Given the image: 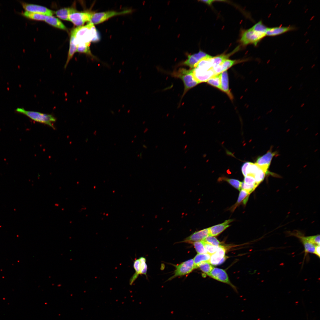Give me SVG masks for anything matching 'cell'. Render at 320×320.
<instances>
[{
  "label": "cell",
  "mask_w": 320,
  "mask_h": 320,
  "mask_svg": "<svg viewBox=\"0 0 320 320\" xmlns=\"http://www.w3.org/2000/svg\"><path fill=\"white\" fill-rule=\"evenodd\" d=\"M75 39L77 46L80 44H90L99 39L94 25L89 22L86 25L75 28Z\"/></svg>",
  "instance_id": "cell-1"
},
{
  "label": "cell",
  "mask_w": 320,
  "mask_h": 320,
  "mask_svg": "<svg viewBox=\"0 0 320 320\" xmlns=\"http://www.w3.org/2000/svg\"><path fill=\"white\" fill-rule=\"evenodd\" d=\"M18 113L24 114L36 122L47 125L54 128L53 123L56 121L52 115L33 111H27L24 108H18L15 110Z\"/></svg>",
  "instance_id": "cell-2"
},
{
  "label": "cell",
  "mask_w": 320,
  "mask_h": 320,
  "mask_svg": "<svg viewBox=\"0 0 320 320\" xmlns=\"http://www.w3.org/2000/svg\"><path fill=\"white\" fill-rule=\"evenodd\" d=\"M173 74L174 76L180 79L183 81L184 86L183 96L189 90L199 84L193 76L192 69L180 68Z\"/></svg>",
  "instance_id": "cell-3"
},
{
  "label": "cell",
  "mask_w": 320,
  "mask_h": 320,
  "mask_svg": "<svg viewBox=\"0 0 320 320\" xmlns=\"http://www.w3.org/2000/svg\"><path fill=\"white\" fill-rule=\"evenodd\" d=\"M266 36L265 33L254 31L250 28L243 32L240 41L244 45L252 44L256 46Z\"/></svg>",
  "instance_id": "cell-4"
},
{
  "label": "cell",
  "mask_w": 320,
  "mask_h": 320,
  "mask_svg": "<svg viewBox=\"0 0 320 320\" xmlns=\"http://www.w3.org/2000/svg\"><path fill=\"white\" fill-rule=\"evenodd\" d=\"M131 12V10H127L121 12L111 11L97 13L94 12L90 21L89 22L94 25L97 24L104 22L112 17L129 13Z\"/></svg>",
  "instance_id": "cell-5"
},
{
  "label": "cell",
  "mask_w": 320,
  "mask_h": 320,
  "mask_svg": "<svg viewBox=\"0 0 320 320\" xmlns=\"http://www.w3.org/2000/svg\"><path fill=\"white\" fill-rule=\"evenodd\" d=\"M94 13L92 12H79L76 11L69 15V20L76 26H82L86 22L90 21Z\"/></svg>",
  "instance_id": "cell-6"
},
{
  "label": "cell",
  "mask_w": 320,
  "mask_h": 320,
  "mask_svg": "<svg viewBox=\"0 0 320 320\" xmlns=\"http://www.w3.org/2000/svg\"><path fill=\"white\" fill-rule=\"evenodd\" d=\"M174 274L170 277L169 280H171L178 276L188 274L191 273L194 268L193 259H191L184 261L180 264L175 266Z\"/></svg>",
  "instance_id": "cell-7"
},
{
  "label": "cell",
  "mask_w": 320,
  "mask_h": 320,
  "mask_svg": "<svg viewBox=\"0 0 320 320\" xmlns=\"http://www.w3.org/2000/svg\"><path fill=\"white\" fill-rule=\"evenodd\" d=\"M25 11L47 16H52L54 12L47 8L40 5L29 4L23 1L20 2Z\"/></svg>",
  "instance_id": "cell-8"
},
{
  "label": "cell",
  "mask_w": 320,
  "mask_h": 320,
  "mask_svg": "<svg viewBox=\"0 0 320 320\" xmlns=\"http://www.w3.org/2000/svg\"><path fill=\"white\" fill-rule=\"evenodd\" d=\"M212 57L200 51L197 53L188 55L187 59L183 62V64L193 69L196 66L198 63L201 60L205 59L210 58Z\"/></svg>",
  "instance_id": "cell-9"
},
{
  "label": "cell",
  "mask_w": 320,
  "mask_h": 320,
  "mask_svg": "<svg viewBox=\"0 0 320 320\" xmlns=\"http://www.w3.org/2000/svg\"><path fill=\"white\" fill-rule=\"evenodd\" d=\"M276 154V152H273L270 149L264 155L258 157L255 163L261 168L268 173V169L273 157Z\"/></svg>",
  "instance_id": "cell-10"
},
{
  "label": "cell",
  "mask_w": 320,
  "mask_h": 320,
  "mask_svg": "<svg viewBox=\"0 0 320 320\" xmlns=\"http://www.w3.org/2000/svg\"><path fill=\"white\" fill-rule=\"evenodd\" d=\"M207 275L216 280L228 284L236 289L235 287L230 282L227 273L224 270L214 268Z\"/></svg>",
  "instance_id": "cell-11"
},
{
  "label": "cell",
  "mask_w": 320,
  "mask_h": 320,
  "mask_svg": "<svg viewBox=\"0 0 320 320\" xmlns=\"http://www.w3.org/2000/svg\"><path fill=\"white\" fill-rule=\"evenodd\" d=\"M192 69L193 76L199 84L207 82L211 77L216 75L212 68L207 71H202L197 68Z\"/></svg>",
  "instance_id": "cell-12"
},
{
  "label": "cell",
  "mask_w": 320,
  "mask_h": 320,
  "mask_svg": "<svg viewBox=\"0 0 320 320\" xmlns=\"http://www.w3.org/2000/svg\"><path fill=\"white\" fill-rule=\"evenodd\" d=\"M290 234L296 237L300 240L304 247L305 255L309 253L314 254L316 245L313 244L309 241L308 236H305L299 232H292Z\"/></svg>",
  "instance_id": "cell-13"
},
{
  "label": "cell",
  "mask_w": 320,
  "mask_h": 320,
  "mask_svg": "<svg viewBox=\"0 0 320 320\" xmlns=\"http://www.w3.org/2000/svg\"><path fill=\"white\" fill-rule=\"evenodd\" d=\"M226 250L223 246L220 245L217 251L211 255L209 260V263L212 265H217L223 263L226 258L225 256Z\"/></svg>",
  "instance_id": "cell-14"
},
{
  "label": "cell",
  "mask_w": 320,
  "mask_h": 320,
  "mask_svg": "<svg viewBox=\"0 0 320 320\" xmlns=\"http://www.w3.org/2000/svg\"><path fill=\"white\" fill-rule=\"evenodd\" d=\"M233 221V219H228L224 222L212 227L208 228L209 236H216L221 233L230 226L229 223Z\"/></svg>",
  "instance_id": "cell-15"
},
{
  "label": "cell",
  "mask_w": 320,
  "mask_h": 320,
  "mask_svg": "<svg viewBox=\"0 0 320 320\" xmlns=\"http://www.w3.org/2000/svg\"><path fill=\"white\" fill-rule=\"evenodd\" d=\"M295 28L292 26H280L273 27H268L266 32V36H274L283 34L287 32L293 31Z\"/></svg>",
  "instance_id": "cell-16"
},
{
  "label": "cell",
  "mask_w": 320,
  "mask_h": 320,
  "mask_svg": "<svg viewBox=\"0 0 320 320\" xmlns=\"http://www.w3.org/2000/svg\"><path fill=\"white\" fill-rule=\"evenodd\" d=\"M209 235L208 228H205L194 232L187 237L184 241L192 243L196 241H203Z\"/></svg>",
  "instance_id": "cell-17"
},
{
  "label": "cell",
  "mask_w": 320,
  "mask_h": 320,
  "mask_svg": "<svg viewBox=\"0 0 320 320\" xmlns=\"http://www.w3.org/2000/svg\"><path fill=\"white\" fill-rule=\"evenodd\" d=\"M75 33L76 29L75 28L72 31L71 33L68 53L67 60L64 66L65 69L67 67L69 62L73 57L75 53L77 51V46L76 41Z\"/></svg>",
  "instance_id": "cell-18"
},
{
  "label": "cell",
  "mask_w": 320,
  "mask_h": 320,
  "mask_svg": "<svg viewBox=\"0 0 320 320\" xmlns=\"http://www.w3.org/2000/svg\"><path fill=\"white\" fill-rule=\"evenodd\" d=\"M220 90L225 93L231 99H233L232 95L229 89L228 78L227 71L221 73Z\"/></svg>",
  "instance_id": "cell-19"
},
{
  "label": "cell",
  "mask_w": 320,
  "mask_h": 320,
  "mask_svg": "<svg viewBox=\"0 0 320 320\" xmlns=\"http://www.w3.org/2000/svg\"><path fill=\"white\" fill-rule=\"evenodd\" d=\"M236 62V61L235 60L227 59L220 64L213 67L212 69L215 74H219L224 71H227L234 65Z\"/></svg>",
  "instance_id": "cell-20"
},
{
  "label": "cell",
  "mask_w": 320,
  "mask_h": 320,
  "mask_svg": "<svg viewBox=\"0 0 320 320\" xmlns=\"http://www.w3.org/2000/svg\"><path fill=\"white\" fill-rule=\"evenodd\" d=\"M240 191L237 202L230 209L232 212H233L237 207L241 203H242L244 205L246 204L250 194L243 189H241Z\"/></svg>",
  "instance_id": "cell-21"
},
{
  "label": "cell",
  "mask_w": 320,
  "mask_h": 320,
  "mask_svg": "<svg viewBox=\"0 0 320 320\" xmlns=\"http://www.w3.org/2000/svg\"><path fill=\"white\" fill-rule=\"evenodd\" d=\"M76 10L73 8H65L60 9L55 12L56 15L63 20L69 21V15L76 12Z\"/></svg>",
  "instance_id": "cell-22"
},
{
  "label": "cell",
  "mask_w": 320,
  "mask_h": 320,
  "mask_svg": "<svg viewBox=\"0 0 320 320\" xmlns=\"http://www.w3.org/2000/svg\"><path fill=\"white\" fill-rule=\"evenodd\" d=\"M48 24L57 28L67 31L63 23L58 18L53 16H47L45 20Z\"/></svg>",
  "instance_id": "cell-23"
},
{
  "label": "cell",
  "mask_w": 320,
  "mask_h": 320,
  "mask_svg": "<svg viewBox=\"0 0 320 320\" xmlns=\"http://www.w3.org/2000/svg\"><path fill=\"white\" fill-rule=\"evenodd\" d=\"M133 266L135 272L130 279L129 283L130 285H132L137 278L139 275L141 274V262L139 258L134 260Z\"/></svg>",
  "instance_id": "cell-24"
},
{
  "label": "cell",
  "mask_w": 320,
  "mask_h": 320,
  "mask_svg": "<svg viewBox=\"0 0 320 320\" xmlns=\"http://www.w3.org/2000/svg\"><path fill=\"white\" fill-rule=\"evenodd\" d=\"M211 255L207 253L203 254H198L193 259L194 268H198V265L201 263L205 262H209Z\"/></svg>",
  "instance_id": "cell-25"
},
{
  "label": "cell",
  "mask_w": 320,
  "mask_h": 320,
  "mask_svg": "<svg viewBox=\"0 0 320 320\" xmlns=\"http://www.w3.org/2000/svg\"><path fill=\"white\" fill-rule=\"evenodd\" d=\"M23 16L32 20L45 21L47 16L25 11L20 13Z\"/></svg>",
  "instance_id": "cell-26"
},
{
  "label": "cell",
  "mask_w": 320,
  "mask_h": 320,
  "mask_svg": "<svg viewBox=\"0 0 320 320\" xmlns=\"http://www.w3.org/2000/svg\"><path fill=\"white\" fill-rule=\"evenodd\" d=\"M228 55H222L216 57H213L210 59L212 67L221 64L225 60L227 59L229 57L232 55V53Z\"/></svg>",
  "instance_id": "cell-27"
},
{
  "label": "cell",
  "mask_w": 320,
  "mask_h": 320,
  "mask_svg": "<svg viewBox=\"0 0 320 320\" xmlns=\"http://www.w3.org/2000/svg\"><path fill=\"white\" fill-rule=\"evenodd\" d=\"M211 58L205 59L201 60L198 63L195 68L204 71H207L210 70L212 68L210 60Z\"/></svg>",
  "instance_id": "cell-28"
},
{
  "label": "cell",
  "mask_w": 320,
  "mask_h": 320,
  "mask_svg": "<svg viewBox=\"0 0 320 320\" xmlns=\"http://www.w3.org/2000/svg\"><path fill=\"white\" fill-rule=\"evenodd\" d=\"M218 180V181H220L222 180L226 181L234 188L240 191L241 190L242 182L238 180L233 179L229 178L223 176L219 178Z\"/></svg>",
  "instance_id": "cell-29"
},
{
  "label": "cell",
  "mask_w": 320,
  "mask_h": 320,
  "mask_svg": "<svg viewBox=\"0 0 320 320\" xmlns=\"http://www.w3.org/2000/svg\"><path fill=\"white\" fill-rule=\"evenodd\" d=\"M209 84L220 89L221 73L212 76L207 81Z\"/></svg>",
  "instance_id": "cell-30"
},
{
  "label": "cell",
  "mask_w": 320,
  "mask_h": 320,
  "mask_svg": "<svg viewBox=\"0 0 320 320\" xmlns=\"http://www.w3.org/2000/svg\"><path fill=\"white\" fill-rule=\"evenodd\" d=\"M260 168V167L255 163L250 162L246 169L247 176H251L254 178L255 175Z\"/></svg>",
  "instance_id": "cell-31"
},
{
  "label": "cell",
  "mask_w": 320,
  "mask_h": 320,
  "mask_svg": "<svg viewBox=\"0 0 320 320\" xmlns=\"http://www.w3.org/2000/svg\"><path fill=\"white\" fill-rule=\"evenodd\" d=\"M198 268H199L202 272L207 275L214 268L209 262H205L201 263L198 265Z\"/></svg>",
  "instance_id": "cell-32"
},
{
  "label": "cell",
  "mask_w": 320,
  "mask_h": 320,
  "mask_svg": "<svg viewBox=\"0 0 320 320\" xmlns=\"http://www.w3.org/2000/svg\"><path fill=\"white\" fill-rule=\"evenodd\" d=\"M192 243L198 254H203L207 253L202 241H196Z\"/></svg>",
  "instance_id": "cell-33"
},
{
  "label": "cell",
  "mask_w": 320,
  "mask_h": 320,
  "mask_svg": "<svg viewBox=\"0 0 320 320\" xmlns=\"http://www.w3.org/2000/svg\"><path fill=\"white\" fill-rule=\"evenodd\" d=\"M268 27H267L263 23L262 21H260L251 28L253 30L260 32L265 33L267 31Z\"/></svg>",
  "instance_id": "cell-34"
},
{
  "label": "cell",
  "mask_w": 320,
  "mask_h": 320,
  "mask_svg": "<svg viewBox=\"0 0 320 320\" xmlns=\"http://www.w3.org/2000/svg\"><path fill=\"white\" fill-rule=\"evenodd\" d=\"M90 44L85 43L78 44L76 52L91 55L89 48Z\"/></svg>",
  "instance_id": "cell-35"
},
{
  "label": "cell",
  "mask_w": 320,
  "mask_h": 320,
  "mask_svg": "<svg viewBox=\"0 0 320 320\" xmlns=\"http://www.w3.org/2000/svg\"><path fill=\"white\" fill-rule=\"evenodd\" d=\"M204 242L213 246H218L220 245V242L213 236H208L203 240Z\"/></svg>",
  "instance_id": "cell-36"
},
{
  "label": "cell",
  "mask_w": 320,
  "mask_h": 320,
  "mask_svg": "<svg viewBox=\"0 0 320 320\" xmlns=\"http://www.w3.org/2000/svg\"><path fill=\"white\" fill-rule=\"evenodd\" d=\"M202 241L207 253L211 255L216 252L219 246H213Z\"/></svg>",
  "instance_id": "cell-37"
},
{
  "label": "cell",
  "mask_w": 320,
  "mask_h": 320,
  "mask_svg": "<svg viewBox=\"0 0 320 320\" xmlns=\"http://www.w3.org/2000/svg\"><path fill=\"white\" fill-rule=\"evenodd\" d=\"M257 187V186L256 185L248 184L242 182L241 184V189H243L246 191L250 194Z\"/></svg>",
  "instance_id": "cell-38"
},
{
  "label": "cell",
  "mask_w": 320,
  "mask_h": 320,
  "mask_svg": "<svg viewBox=\"0 0 320 320\" xmlns=\"http://www.w3.org/2000/svg\"><path fill=\"white\" fill-rule=\"evenodd\" d=\"M141 264V274L146 275L147 270V266L146 263V259L143 257H141L139 258Z\"/></svg>",
  "instance_id": "cell-39"
},
{
  "label": "cell",
  "mask_w": 320,
  "mask_h": 320,
  "mask_svg": "<svg viewBox=\"0 0 320 320\" xmlns=\"http://www.w3.org/2000/svg\"><path fill=\"white\" fill-rule=\"evenodd\" d=\"M309 241L313 244L316 245H320V235H315L308 236Z\"/></svg>",
  "instance_id": "cell-40"
},
{
  "label": "cell",
  "mask_w": 320,
  "mask_h": 320,
  "mask_svg": "<svg viewBox=\"0 0 320 320\" xmlns=\"http://www.w3.org/2000/svg\"><path fill=\"white\" fill-rule=\"evenodd\" d=\"M244 182L249 185H254L257 186L258 185L256 183L255 178L252 176H247L244 177Z\"/></svg>",
  "instance_id": "cell-41"
},
{
  "label": "cell",
  "mask_w": 320,
  "mask_h": 320,
  "mask_svg": "<svg viewBox=\"0 0 320 320\" xmlns=\"http://www.w3.org/2000/svg\"><path fill=\"white\" fill-rule=\"evenodd\" d=\"M250 162H247L243 164L242 165L241 168V170L242 173L244 176L245 177L247 176V173L246 172V169L248 165L250 164Z\"/></svg>",
  "instance_id": "cell-42"
},
{
  "label": "cell",
  "mask_w": 320,
  "mask_h": 320,
  "mask_svg": "<svg viewBox=\"0 0 320 320\" xmlns=\"http://www.w3.org/2000/svg\"><path fill=\"white\" fill-rule=\"evenodd\" d=\"M314 254L319 258L320 256V245H316V246Z\"/></svg>",
  "instance_id": "cell-43"
},
{
  "label": "cell",
  "mask_w": 320,
  "mask_h": 320,
  "mask_svg": "<svg viewBox=\"0 0 320 320\" xmlns=\"http://www.w3.org/2000/svg\"><path fill=\"white\" fill-rule=\"evenodd\" d=\"M215 1V0H201V1H201V2H203V3H205V4H206L208 5H211V4H212V3L214 1Z\"/></svg>",
  "instance_id": "cell-44"
},
{
  "label": "cell",
  "mask_w": 320,
  "mask_h": 320,
  "mask_svg": "<svg viewBox=\"0 0 320 320\" xmlns=\"http://www.w3.org/2000/svg\"><path fill=\"white\" fill-rule=\"evenodd\" d=\"M273 111V110L272 109H271L269 111H267V112L266 113V114H268L269 113H271L272 111Z\"/></svg>",
  "instance_id": "cell-45"
},
{
  "label": "cell",
  "mask_w": 320,
  "mask_h": 320,
  "mask_svg": "<svg viewBox=\"0 0 320 320\" xmlns=\"http://www.w3.org/2000/svg\"><path fill=\"white\" fill-rule=\"evenodd\" d=\"M305 103H302V104H301V105H300V107H303V106H304V105H305Z\"/></svg>",
  "instance_id": "cell-46"
},
{
  "label": "cell",
  "mask_w": 320,
  "mask_h": 320,
  "mask_svg": "<svg viewBox=\"0 0 320 320\" xmlns=\"http://www.w3.org/2000/svg\"><path fill=\"white\" fill-rule=\"evenodd\" d=\"M143 147L145 148H147V147L145 145H143Z\"/></svg>",
  "instance_id": "cell-47"
},
{
  "label": "cell",
  "mask_w": 320,
  "mask_h": 320,
  "mask_svg": "<svg viewBox=\"0 0 320 320\" xmlns=\"http://www.w3.org/2000/svg\"><path fill=\"white\" fill-rule=\"evenodd\" d=\"M292 88V86H290V87H289V88H288V90H290V89H291Z\"/></svg>",
  "instance_id": "cell-48"
},
{
  "label": "cell",
  "mask_w": 320,
  "mask_h": 320,
  "mask_svg": "<svg viewBox=\"0 0 320 320\" xmlns=\"http://www.w3.org/2000/svg\"><path fill=\"white\" fill-rule=\"evenodd\" d=\"M187 145H185V147H184V149H184V150H185V148H186V147H187Z\"/></svg>",
  "instance_id": "cell-49"
},
{
  "label": "cell",
  "mask_w": 320,
  "mask_h": 320,
  "mask_svg": "<svg viewBox=\"0 0 320 320\" xmlns=\"http://www.w3.org/2000/svg\"><path fill=\"white\" fill-rule=\"evenodd\" d=\"M185 133H186V131H184V132L183 133V135L185 134Z\"/></svg>",
  "instance_id": "cell-50"
},
{
  "label": "cell",
  "mask_w": 320,
  "mask_h": 320,
  "mask_svg": "<svg viewBox=\"0 0 320 320\" xmlns=\"http://www.w3.org/2000/svg\"><path fill=\"white\" fill-rule=\"evenodd\" d=\"M299 74H297V76H296V78H297V77H298V76H299Z\"/></svg>",
  "instance_id": "cell-51"
},
{
  "label": "cell",
  "mask_w": 320,
  "mask_h": 320,
  "mask_svg": "<svg viewBox=\"0 0 320 320\" xmlns=\"http://www.w3.org/2000/svg\"><path fill=\"white\" fill-rule=\"evenodd\" d=\"M302 85H303V84H302H302H300V87H302Z\"/></svg>",
  "instance_id": "cell-52"
},
{
  "label": "cell",
  "mask_w": 320,
  "mask_h": 320,
  "mask_svg": "<svg viewBox=\"0 0 320 320\" xmlns=\"http://www.w3.org/2000/svg\"><path fill=\"white\" fill-rule=\"evenodd\" d=\"M318 89V88H317V89H316L315 90V91H317V90Z\"/></svg>",
  "instance_id": "cell-53"
},
{
  "label": "cell",
  "mask_w": 320,
  "mask_h": 320,
  "mask_svg": "<svg viewBox=\"0 0 320 320\" xmlns=\"http://www.w3.org/2000/svg\"><path fill=\"white\" fill-rule=\"evenodd\" d=\"M158 147V146L157 145V146H156V148H157Z\"/></svg>",
  "instance_id": "cell-54"
},
{
  "label": "cell",
  "mask_w": 320,
  "mask_h": 320,
  "mask_svg": "<svg viewBox=\"0 0 320 320\" xmlns=\"http://www.w3.org/2000/svg\"><path fill=\"white\" fill-rule=\"evenodd\" d=\"M309 94H308V95H307V97H308V96H309Z\"/></svg>",
  "instance_id": "cell-55"
},
{
  "label": "cell",
  "mask_w": 320,
  "mask_h": 320,
  "mask_svg": "<svg viewBox=\"0 0 320 320\" xmlns=\"http://www.w3.org/2000/svg\"><path fill=\"white\" fill-rule=\"evenodd\" d=\"M186 166H185V167H184V168L185 169L186 168Z\"/></svg>",
  "instance_id": "cell-56"
},
{
  "label": "cell",
  "mask_w": 320,
  "mask_h": 320,
  "mask_svg": "<svg viewBox=\"0 0 320 320\" xmlns=\"http://www.w3.org/2000/svg\"><path fill=\"white\" fill-rule=\"evenodd\" d=\"M187 152V151H185V153H186Z\"/></svg>",
  "instance_id": "cell-57"
}]
</instances>
